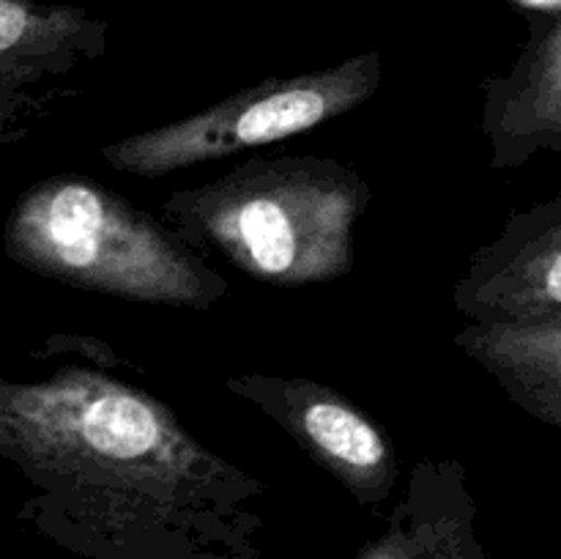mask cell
I'll list each match as a JSON object with an SVG mask.
<instances>
[{
    "label": "cell",
    "instance_id": "obj_1",
    "mask_svg": "<svg viewBox=\"0 0 561 559\" xmlns=\"http://www.w3.org/2000/svg\"><path fill=\"white\" fill-rule=\"evenodd\" d=\"M75 351L80 360H66L53 334L38 351L53 362L44 376H0V458L36 488L27 513L82 532H211L250 518L257 477L121 378L107 343L75 338Z\"/></svg>",
    "mask_w": 561,
    "mask_h": 559
},
{
    "label": "cell",
    "instance_id": "obj_2",
    "mask_svg": "<svg viewBox=\"0 0 561 559\" xmlns=\"http://www.w3.org/2000/svg\"><path fill=\"white\" fill-rule=\"evenodd\" d=\"M370 184L332 157H255L170 192L162 223L197 255H219L277 288L332 283L354 269Z\"/></svg>",
    "mask_w": 561,
    "mask_h": 559
},
{
    "label": "cell",
    "instance_id": "obj_3",
    "mask_svg": "<svg viewBox=\"0 0 561 559\" xmlns=\"http://www.w3.org/2000/svg\"><path fill=\"white\" fill-rule=\"evenodd\" d=\"M5 255L16 266L93 294L211 310L230 283L168 225L91 175L55 173L11 206Z\"/></svg>",
    "mask_w": 561,
    "mask_h": 559
},
{
    "label": "cell",
    "instance_id": "obj_4",
    "mask_svg": "<svg viewBox=\"0 0 561 559\" xmlns=\"http://www.w3.org/2000/svg\"><path fill=\"white\" fill-rule=\"evenodd\" d=\"M381 77V53L354 55L307 75L268 77L173 124L110 142L102 148V159L137 179H162L340 118L370 102Z\"/></svg>",
    "mask_w": 561,
    "mask_h": 559
},
{
    "label": "cell",
    "instance_id": "obj_5",
    "mask_svg": "<svg viewBox=\"0 0 561 559\" xmlns=\"http://www.w3.org/2000/svg\"><path fill=\"white\" fill-rule=\"evenodd\" d=\"M225 387L277 422L310 460L362 502L389 497L398 480V453L381 425L340 389L305 376L239 373Z\"/></svg>",
    "mask_w": 561,
    "mask_h": 559
},
{
    "label": "cell",
    "instance_id": "obj_6",
    "mask_svg": "<svg viewBox=\"0 0 561 559\" xmlns=\"http://www.w3.org/2000/svg\"><path fill=\"white\" fill-rule=\"evenodd\" d=\"M453 305L471 323L561 316V195L510 214L502 233L471 255Z\"/></svg>",
    "mask_w": 561,
    "mask_h": 559
},
{
    "label": "cell",
    "instance_id": "obj_7",
    "mask_svg": "<svg viewBox=\"0 0 561 559\" xmlns=\"http://www.w3.org/2000/svg\"><path fill=\"white\" fill-rule=\"evenodd\" d=\"M529 42L507 75L482 82V135L493 170H520L540 151H561V14L531 16Z\"/></svg>",
    "mask_w": 561,
    "mask_h": 559
},
{
    "label": "cell",
    "instance_id": "obj_8",
    "mask_svg": "<svg viewBox=\"0 0 561 559\" xmlns=\"http://www.w3.org/2000/svg\"><path fill=\"white\" fill-rule=\"evenodd\" d=\"M107 22L82 5L0 0V85L33 88L99 60Z\"/></svg>",
    "mask_w": 561,
    "mask_h": 559
},
{
    "label": "cell",
    "instance_id": "obj_9",
    "mask_svg": "<svg viewBox=\"0 0 561 559\" xmlns=\"http://www.w3.org/2000/svg\"><path fill=\"white\" fill-rule=\"evenodd\" d=\"M455 345L480 362L535 420L561 427V316L518 323H469Z\"/></svg>",
    "mask_w": 561,
    "mask_h": 559
},
{
    "label": "cell",
    "instance_id": "obj_10",
    "mask_svg": "<svg viewBox=\"0 0 561 559\" xmlns=\"http://www.w3.org/2000/svg\"><path fill=\"white\" fill-rule=\"evenodd\" d=\"M55 93H36L31 88L0 85V146L22 142L36 126L38 115L49 110Z\"/></svg>",
    "mask_w": 561,
    "mask_h": 559
},
{
    "label": "cell",
    "instance_id": "obj_11",
    "mask_svg": "<svg viewBox=\"0 0 561 559\" xmlns=\"http://www.w3.org/2000/svg\"><path fill=\"white\" fill-rule=\"evenodd\" d=\"M520 5H529V9H540V11H559V0H515Z\"/></svg>",
    "mask_w": 561,
    "mask_h": 559
},
{
    "label": "cell",
    "instance_id": "obj_12",
    "mask_svg": "<svg viewBox=\"0 0 561 559\" xmlns=\"http://www.w3.org/2000/svg\"><path fill=\"white\" fill-rule=\"evenodd\" d=\"M367 559H405L403 551H394V548H383V551L378 554H370Z\"/></svg>",
    "mask_w": 561,
    "mask_h": 559
}]
</instances>
